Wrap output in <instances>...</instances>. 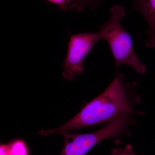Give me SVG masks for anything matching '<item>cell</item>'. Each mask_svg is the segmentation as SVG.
I'll return each mask as SVG.
<instances>
[{
  "label": "cell",
  "instance_id": "8fae6325",
  "mask_svg": "<svg viewBox=\"0 0 155 155\" xmlns=\"http://www.w3.org/2000/svg\"><path fill=\"white\" fill-rule=\"evenodd\" d=\"M134 1H136V0H134Z\"/></svg>",
  "mask_w": 155,
  "mask_h": 155
},
{
  "label": "cell",
  "instance_id": "3957f363",
  "mask_svg": "<svg viewBox=\"0 0 155 155\" xmlns=\"http://www.w3.org/2000/svg\"><path fill=\"white\" fill-rule=\"evenodd\" d=\"M131 114L119 116L108 122L102 128L92 133L80 134L67 131L62 134L64 143L60 155H85L104 140L122 136L126 133L128 127L133 124Z\"/></svg>",
  "mask_w": 155,
  "mask_h": 155
},
{
  "label": "cell",
  "instance_id": "52a82bcc",
  "mask_svg": "<svg viewBox=\"0 0 155 155\" xmlns=\"http://www.w3.org/2000/svg\"><path fill=\"white\" fill-rule=\"evenodd\" d=\"M112 153L114 155H135L132 152L130 145L127 146L124 150L116 149L113 150Z\"/></svg>",
  "mask_w": 155,
  "mask_h": 155
},
{
  "label": "cell",
  "instance_id": "8992f818",
  "mask_svg": "<svg viewBox=\"0 0 155 155\" xmlns=\"http://www.w3.org/2000/svg\"><path fill=\"white\" fill-rule=\"evenodd\" d=\"M8 146L10 155H27V149L22 141L16 140Z\"/></svg>",
  "mask_w": 155,
  "mask_h": 155
},
{
  "label": "cell",
  "instance_id": "277c9868",
  "mask_svg": "<svg viewBox=\"0 0 155 155\" xmlns=\"http://www.w3.org/2000/svg\"><path fill=\"white\" fill-rule=\"evenodd\" d=\"M100 40L99 32L77 34L71 36L63 64L62 76L64 78L72 81L84 71L85 58Z\"/></svg>",
  "mask_w": 155,
  "mask_h": 155
},
{
  "label": "cell",
  "instance_id": "6da1fadb",
  "mask_svg": "<svg viewBox=\"0 0 155 155\" xmlns=\"http://www.w3.org/2000/svg\"><path fill=\"white\" fill-rule=\"evenodd\" d=\"M136 82H126L125 76L118 74L102 93L87 103L74 117L52 129L39 130L43 136L76 130L109 122L126 114H132L140 103Z\"/></svg>",
  "mask_w": 155,
  "mask_h": 155
},
{
  "label": "cell",
  "instance_id": "30bf717a",
  "mask_svg": "<svg viewBox=\"0 0 155 155\" xmlns=\"http://www.w3.org/2000/svg\"><path fill=\"white\" fill-rule=\"evenodd\" d=\"M75 1V6H78V3H79V4H81V2H85V1H91V0H74Z\"/></svg>",
  "mask_w": 155,
  "mask_h": 155
},
{
  "label": "cell",
  "instance_id": "5b68a950",
  "mask_svg": "<svg viewBox=\"0 0 155 155\" xmlns=\"http://www.w3.org/2000/svg\"><path fill=\"white\" fill-rule=\"evenodd\" d=\"M134 2L147 23L146 45L155 48V0H136Z\"/></svg>",
  "mask_w": 155,
  "mask_h": 155
},
{
  "label": "cell",
  "instance_id": "7a4b0ae2",
  "mask_svg": "<svg viewBox=\"0 0 155 155\" xmlns=\"http://www.w3.org/2000/svg\"><path fill=\"white\" fill-rule=\"evenodd\" d=\"M125 11L120 5H114L110 10V17L99 26L101 39L105 40L110 48L116 70L122 64L128 65L137 73L146 72L144 64L136 54L131 36L121 25Z\"/></svg>",
  "mask_w": 155,
  "mask_h": 155
},
{
  "label": "cell",
  "instance_id": "ba28073f",
  "mask_svg": "<svg viewBox=\"0 0 155 155\" xmlns=\"http://www.w3.org/2000/svg\"><path fill=\"white\" fill-rule=\"evenodd\" d=\"M50 2L58 5L61 10H66L71 4V0H46Z\"/></svg>",
  "mask_w": 155,
  "mask_h": 155
},
{
  "label": "cell",
  "instance_id": "9c48e42d",
  "mask_svg": "<svg viewBox=\"0 0 155 155\" xmlns=\"http://www.w3.org/2000/svg\"><path fill=\"white\" fill-rule=\"evenodd\" d=\"M1 155H10L8 145H2L1 146Z\"/></svg>",
  "mask_w": 155,
  "mask_h": 155
}]
</instances>
